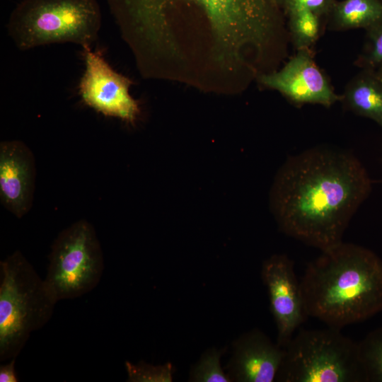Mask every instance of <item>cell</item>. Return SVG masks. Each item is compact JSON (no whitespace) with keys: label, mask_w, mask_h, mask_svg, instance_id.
Here are the masks:
<instances>
[{"label":"cell","mask_w":382,"mask_h":382,"mask_svg":"<svg viewBox=\"0 0 382 382\" xmlns=\"http://www.w3.org/2000/svg\"><path fill=\"white\" fill-rule=\"evenodd\" d=\"M330 15L332 24L341 30H368L382 21L381 0H342L335 2Z\"/></svg>","instance_id":"cell-14"},{"label":"cell","mask_w":382,"mask_h":382,"mask_svg":"<svg viewBox=\"0 0 382 382\" xmlns=\"http://www.w3.org/2000/svg\"><path fill=\"white\" fill-rule=\"evenodd\" d=\"M381 79H382V78H381Z\"/></svg>","instance_id":"cell-22"},{"label":"cell","mask_w":382,"mask_h":382,"mask_svg":"<svg viewBox=\"0 0 382 382\" xmlns=\"http://www.w3.org/2000/svg\"><path fill=\"white\" fill-rule=\"evenodd\" d=\"M223 351H207L191 372V381L197 382H228L231 378L222 371L220 358Z\"/></svg>","instance_id":"cell-17"},{"label":"cell","mask_w":382,"mask_h":382,"mask_svg":"<svg viewBox=\"0 0 382 382\" xmlns=\"http://www.w3.org/2000/svg\"><path fill=\"white\" fill-rule=\"evenodd\" d=\"M294 44L297 50L309 49L319 36L320 17L305 7L285 10Z\"/></svg>","instance_id":"cell-15"},{"label":"cell","mask_w":382,"mask_h":382,"mask_svg":"<svg viewBox=\"0 0 382 382\" xmlns=\"http://www.w3.org/2000/svg\"><path fill=\"white\" fill-rule=\"evenodd\" d=\"M261 277L277 328V343L285 347L308 317L294 261L284 254L274 255L263 262Z\"/></svg>","instance_id":"cell-9"},{"label":"cell","mask_w":382,"mask_h":382,"mask_svg":"<svg viewBox=\"0 0 382 382\" xmlns=\"http://www.w3.org/2000/svg\"><path fill=\"white\" fill-rule=\"evenodd\" d=\"M358 347L366 382H382V328L369 332Z\"/></svg>","instance_id":"cell-16"},{"label":"cell","mask_w":382,"mask_h":382,"mask_svg":"<svg viewBox=\"0 0 382 382\" xmlns=\"http://www.w3.org/2000/svg\"><path fill=\"white\" fill-rule=\"evenodd\" d=\"M35 173L33 154L25 144L19 140L0 143V200L18 219L32 207Z\"/></svg>","instance_id":"cell-11"},{"label":"cell","mask_w":382,"mask_h":382,"mask_svg":"<svg viewBox=\"0 0 382 382\" xmlns=\"http://www.w3.org/2000/svg\"><path fill=\"white\" fill-rule=\"evenodd\" d=\"M0 361L16 358L30 334L52 318L57 302L22 253L0 262Z\"/></svg>","instance_id":"cell-4"},{"label":"cell","mask_w":382,"mask_h":382,"mask_svg":"<svg viewBox=\"0 0 382 382\" xmlns=\"http://www.w3.org/2000/svg\"><path fill=\"white\" fill-rule=\"evenodd\" d=\"M44 281L57 301L92 291L100 282L104 257L93 226L79 220L62 230L48 255Z\"/></svg>","instance_id":"cell-7"},{"label":"cell","mask_w":382,"mask_h":382,"mask_svg":"<svg viewBox=\"0 0 382 382\" xmlns=\"http://www.w3.org/2000/svg\"><path fill=\"white\" fill-rule=\"evenodd\" d=\"M15 364L16 358H13L8 362L0 366V382L18 381L15 369Z\"/></svg>","instance_id":"cell-21"},{"label":"cell","mask_w":382,"mask_h":382,"mask_svg":"<svg viewBox=\"0 0 382 382\" xmlns=\"http://www.w3.org/2000/svg\"><path fill=\"white\" fill-rule=\"evenodd\" d=\"M284 348L274 344L262 332L253 330L234 345L231 359V380L238 382L276 381Z\"/></svg>","instance_id":"cell-12"},{"label":"cell","mask_w":382,"mask_h":382,"mask_svg":"<svg viewBox=\"0 0 382 382\" xmlns=\"http://www.w3.org/2000/svg\"><path fill=\"white\" fill-rule=\"evenodd\" d=\"M300 285L307 316L328 327L341 329L382 311V260L357 244L342 241L323 250Z\"/></svg>","instance_id":"cell-3"},{"label":"cell","mask_w":382,"mask_h":382,"mask_svg":"<svg viewBox=\"0 0 382 382\" xmlns=\"http://www.w3.org/2000/svg\"><path fill=\"white\" fill-rule=\"evenodd\" d=\"M345 105L355 114L371 119L382 128V79L365 70L347 86Z\"/></svg>","instance_id":"cell-13"},{"label":"cell","mask_w":382,"mask_h":382,"mask_svg":"<svg viewBox=\"0 0 382 382\" xmlns=\"http://www.w3.org/2000/svg\"><path fill=\"white\" fill-rule=\"evenodd\" d=\"M128 382H170L173 381L171 364L154 366L139 361L132 364L125 361Z\"/></svg>","instance_id":"cell-18"},{"label":"cell","mask_w":382,"mask_h":382,"mask_svg":"<svg viewBox=\"0 0 382 382\" xmlns=\"http://www.w3.org/2000/svg\"><path fill=\"white\" fill-rule=\"evenodd\" d=\"M335 0H279L280 6L284 10L293 7H305L320 17L330 14Z\"/></svg>","instance_id":"cell-20"},{"label":"cell","mask_w":382,"mask_h":382,"mask_svg":"<svg viewBox=\"0 0 382 382\" xmlns=\"http://www.w3.org/2000/svg\"><path fill=\"white\" fill-rule=\"evenodd\" d=\"M135 59L205 66L231 77L245 52L262 54L274 31L279 0H107Z\"/></svg>","instance_id":"cell-1"},{"label":"cell","mask_w":382,"mask_h":382,"mask_svg":"<svg viewBox=\"0 0 382 382\" xmlns=\"http://www.w3.org/2000/svg\"><path fill=\"white\" fill-rule=\"evenodd\" d=\"M371 190L370 177L354 154L318 146L286 160L274 183L271 204L283 233L323 251L342 242Z\"/></svg>","instance_id":"cell-2"},{"label":"cell","mask_w":382,"mask_h":382,"mask_svg":"<svg viewBox=\"0 0 382 382\" xmlns=\"http://www.w3.org/2000/svg\"><path fill=\"white\" fill-rule=\"evenodd\" d=\"M259 81L298 105L311 103L330 107L342 99L316 64L309 49L298 50L282 69L260 74Z\"/></svg>","instance_id":"cell-10"},{"label":"cell","mask_w":382,"mask_h":382,"mask_svg":"<svg viewBox=\"0 0 382 382\" xmlns=\"http://www.w3.org/2000/svg\"><path fill=\"white\" fill-rule=\"evenodd\" d=\"M96 0H23L11 12L7 31L21 50L72 42L91 45L101 26Z\"/></svg>","instance_id":"cell-5"},{"label":"cell","mask_w":382,"mask_h":382,"mask_svg":"<svg viewBox=\"0 0 382 382\" xmlns=\"http://www.w3.org/2000/svg\"><path fill=\"white\" fill-rule=\"evenodd\" d=\"M85 70L79 84L82 101L105 116L133 123L139 114L138 102L129 93L132 81L117 72L102 53L83 46Z\"/></svg>","instance_id":"cell-8"},{"label":"cell","mask_w":382,"mask_h":382,"mask_svg":"<svg viewBox=\"0 0 382 382\" xmlns=\"http://www.w3.org/2000/svg\"><path fill=\"white\" fill-rule=\"evenodd\" d=\"M366 30L369 46L364 59L366 70L382 78V21Z\"/></svg>","instance_id":"cell-19"},{"label":"cell","mask_w":382,"mask_h":382,"mask_svg":"<svg viewBox=\"0 0 382 382\" xmlns=\"http://www.w3.org/2000/svg\"><path fill=\"white\" fill-rule=\"evenodd\" d=\"M284 348L277 381L366 382L358 343L339 328L302 330Z\"/></svg>","instance_id":"cell-6"}]
</instances>
